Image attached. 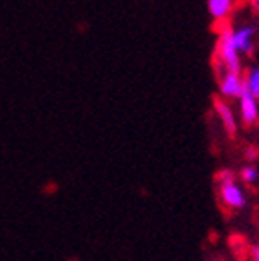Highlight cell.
<instances>
[{
	"label": "cell",
	"mask_w": 259,
	"mask_h": 261,
	"mask_svg": "<svg viewBox=\"0 0 259 261\" xmlns=\"http://www.w3.org/2000/svg\"><path fill=\"white\" fill-rule=\"evenodd\" d=\"M239 178H241V181H245L247 185L257 184L259 181L257 167H254V165H245V167L241 169V172H239Z\"/></svg>",
	"instance_id": "cell-9"
},
{
	"label": "cell",
	"mask_w": 259,
	"mask_h": 261,
	"mask_svg": "<svg viewBox=\"0 0 259 261\" xmlns=\"http://www.w3.org/2000/svg\"><path fill=\"white\" fill-rule=\"evenodd\" d=\"M245 87H247V93H250L254 98L259 100V69H248L245 74Z\"/></svg>",
	"instance_id": "cell-8"
},
{
	"label": "cell",
	"mask_w": 259,
	"mask_h": 261,
	"mask_svg": "<svg viewBox=\"0 0 259 261\" xmlns=\"http://www.w3.org/2000/svg\"><path fill=\"white\" fill-rule=\"evenodd\" d=\"M239 114H241V122L245 125L252 127L259 123V103L257 98H254L250 93H245L239 98Z\"/></svg>",
	"instance_id": "cell-4"
},
{
	"label": "cell",
	"mask_w": 259,
	"mask_h": 261,
	"mask_svg": "<svg viewBox=\"0 0 259 261\" xmlns=\"http://www.w3.org/2000/svg\"><path fill=\"white\" fill-rule=\"evenodd\" d=\"M234 29L225 22L218 28V44L214 49V65L218 71V76H223L225 73H238L241 74V58L239 51L234 45L232 38Z\"/></svg>",
	"instance_id": "cell-1"
},
{
	"label": "cell",
	"mask_w": 259,
	"mask_h": 261,
	"mask_svg": "<svg viewBox=\"0 0 259 261\" xmlns=\"http://www.w3.org/2000/svg\"><path fill=\"white\" fill-rule=\"evenodd\" d=\"M236 0H209V13L218 24H225L234 11Z\"/></svg>",
	"instance_id": "cell-7"
},
{
	"label": "cell",
	"mask_w": 259,
	"mask_h": 261,
	"mask_svg": "<svg viewBox=\"0 0 259 261\" xmlns=\"http://www.w3.org/2000/svg\"><path fill=\"white\" fill-rule=\"evenodd\" d=\"M248 257H250V261H259V245L250 247V250H248Z\"/></svg>",
	"instance_id": "cell-11"
},
{
	"label": "cell",
	"mask_w": 259,
	"mask_h": 261,
	"mask_svg": "<svg viewBox=\"0 0 259 261\" xmlns=\"http://www.w3.org/2000/svg\"><path fill=\"white\" fill-rule=\"evenodd\" d=\"M245 158L247 160H250V162H254V160H257L259 158V151L255 149V147H247L245 149Z\"/></svg>",
	"instance_id": "cell-10"
},
{
	"label": "cell",
	"mask_w": 259,
	"mask_h": 261,
	"mask_svg": "<svg viewBox=\"0 0 259 261\" xmlns=\"http://www.w3.org/2000/svg\"><path fill=\"white\" fill-rule=\"evenodd\" d=\"M254 37H255V28L254 25H243V28L234 29L232 38H234V45L239 53L250 55L254 51Z\"/></svg>",
	"instance_id": "cell-5"
},
{
	"label": "cell",
	"mask_w": 259,
	"mask_h": 261,
	"mask_svg": "<svg viewBox=\"0 0 259 261\" xmlns=\"http://www.w3.org/2000/svg\"><path fill=\"white\" fill-rule=\"evenodd\" d=\"M219 93L223 98H241L247 93L245 78L238 73H225L219 76Z\"/></svg>",
	"instance_id": "cell-3"
},
{
	"label": "cell",
	"mask_w": 259,
	"mask_h": 261,
	"mask_svg": "<svg viewBox=\"0 0 259 261\" xmlns=\"http://www.w3.org/2000/svg\"><path fill=\"white\" fill-rule=\"evenodd\" d=\"M214 109H216V114L219 116V120H221L225 130H227L230 136H234L236 130H238V120H236V114H234V111H232V107L228 106L223 98H216Z\"/></svg>",
	"instance_id": "cell-6"
},
{
	"label": "cell",
	"mask_w": 259,
	"mask_h": 261,
	"mask_svg": "<svg viewBox=\"0 0 259 261\" xmlns=\"http://www.w3.org/2000/svg\"><path fill=\"white\" fill-rule=\"evenodd\" d=\"M219 185V200L230 211H239L247 205V194L245 191L238 185L236 181V176L230 169H221V171L216 174Z\"/></svg>",
	"instance_id": "cell-2"
},
{
	"label": "cell",
	"mask_w": 259,
	"mask_h": 261,
	"mask_svg": "<svg viewBox=\"0 0 259 261\" xmlns=\"http://www.w3.org/2000/svg\"><path fill=\"white\" fill-rule=\"evenodd\" d=\"M248 6H250L252 9H254L255 13H259V0H247Z\"/></svg>",
	"instance_id": "cell-12"
}]
</instances>
